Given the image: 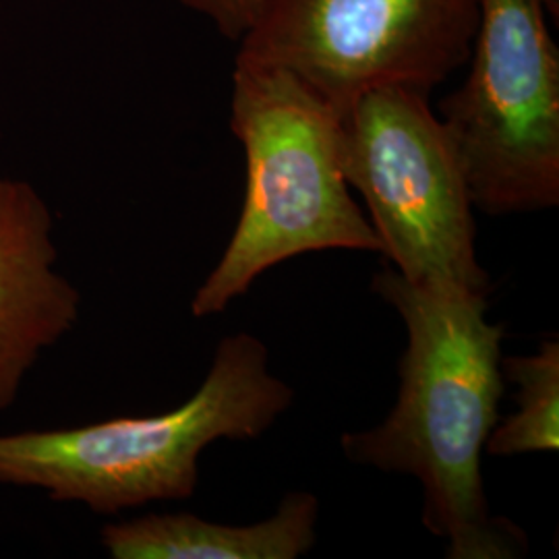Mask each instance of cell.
<instances>
[{
	"label": "cell",
	"mask_w": 559,
	"mask_h": 559,
	"mask_svg": "<svg viewBox=\"0 0 559 559\" xmlns=\"http://www.w3.org/2000/svg\"><path fill=\"white\" fill-rule=\"evenodd\" d=\"M371 290L399 311L408 344L394 408L378 427L342 436L346 459L419 479L423 522L445 540L448 558H520L526 535L491 514L480 477L506 388V325L487 320V295L411 282L390 263L373 276Z\"/></svg>",
	"instance_id": "cell-1"
},
{
	"label": "cell",
	"mask_w": 559,
	"mask_h": 559,
	"mask_svg": "<svg viewBox=\"0 0 559 559\" xmlns=\"http://www.w3.org/2000/svg\"><path fill=\"white\" fill-rule=\"evenodd\" d=\"M293 400V388L270 371L265 344L247 332L230 334L198 392L168 413L0 433V485L104 516L189 500L210 443L258 440Z\"/></svg>",
	"instance_id": "cell-2"
},
{
	"label": "cell",
	"mask_w": 559,
	"mask_h": 559,
	"mask_svg": "<svg viewBox=\"0 0 559 559\" xmlns=\"http://www.w3.org/2000/svg\"><path fill=\"white\" fill-rule=\"evenodd\" d=\"M230 129L247 166L239 224L191 300L224 313L263 272L318 251L381 253V240L342 173L340 115L290 73L235 64Z\"/></svg>",
	"instance_id": "cell-3"
},
{
	"label": "cell",
	"mask_w": 559,
	"mask_h": 559,
	"mask_svg": "<svg viewBox=\"0 0 559 559\" xmlns=\"http://www.w3.org/2000/svg\"><path fill=\"white\" fill-rule=\"evenodd\" d=\"M547 0H479L468 73L440 104L473 205L519 214L559 203V52Z\"/></svg>",
	"instance_id": "cell-4"
},
{
	"label": "cell",
	"mask_w": 559,
	"mask_h": 559,
	"mask_svg": "<svg viewBox=\"0 0 559 559\" xmlns=\"http://www.w3.org/2000/svg\"><path fill=\"white\" fill-rule=\"evenodd\" d=\"M342 173L359 193L381 255L411 282L489 295L475 249L473 198L429 96L383 87L340 115Z\"/></svg>",
	"instance_id": "cell-5"
},
{
	"label": "cell",
	"mask_w": 559,
	"mask_h": 559,
	"mask_svg": "<svg viewBox=\"0 0 559 559\" xmlns=\"http://www.w3.org/2000/svg\"><path fill=\"white\" fill-rule=\"evenodd\" d=\"M479 0H265L237 62L290 73L338 115L402 87L429 96L471 55Z\"/></svg>",
	"instance_id": "cell-6"
},
{
	"label": "cell",
	"mask_w": 559,
	"mask_h": 559,
	"mask_svg": "<svg viewBox=\"0 0 559 559\" xmlns=\"http://www.w3.org/2000/svg\"><path fill=\"white\" fill-rule=\"evenodd\" d=\"M80 316L81 293L59 270L50 203L32 182L0 175V413Z\"/></svg>",
	"instance_id": "cell-7"
},
{
	"label": "cell",
	"mask_w": 559,
	"mask_h": 559,
	"mask_svg": "<svg viewBox=\"0 0 559 559\" xmlns=\"http://www.w3.org/2000/svg\"><path fill=\"white\" fill-rule=\"evenodd\" d=\"M320 500L293 491L274 516L247 526L200 519L195 514H147L108 522L102 545L115 559H295L318 539Z\"/></svg>",
	"instance_id": "cell-8"
},
{
	"label": "cell",
	"mask_w": 559,
	"mask_h": 559,
	"mask_svg": "<svg viewBox=\"0 0 559 559\" xmlns=\"http://www.w3.org/2000/svg\"><path fill=\"white\" fill-rule=\"evenodd\" d=\"M501 373L519 388V411L493 427L485 450L503 459L556 452L559 448V340H545L533 355L501 359Z\"/></svg>",
	"instance_id": "cell-9"
},
{
	"label": "cell",
	"mask_w": 559,
	"mask_h": 559,
	"mask_svg": "<svg viewBox=\"0 0 559 559\" xmlns=\"http://www.w3.org/2000/svg\"><path fill=\"white\" fill-rule=\"evenodd\" d=\"M180 7L210 21L224 38L239 41L253 25L265 0H177Z\"/></svg>",
	"instance_id": "cell-10"
}]
</instances>
